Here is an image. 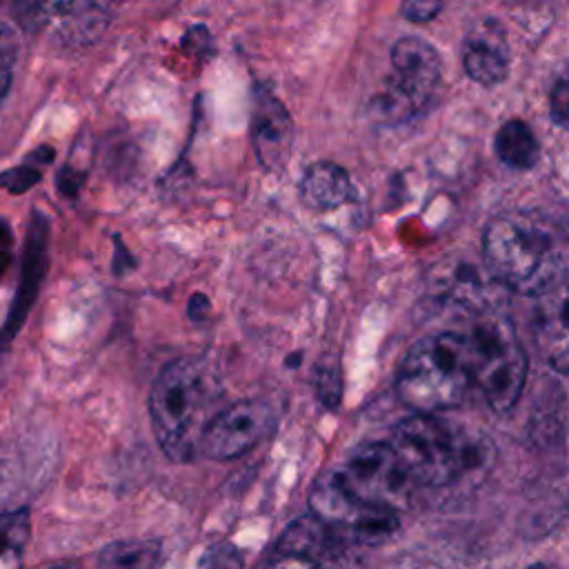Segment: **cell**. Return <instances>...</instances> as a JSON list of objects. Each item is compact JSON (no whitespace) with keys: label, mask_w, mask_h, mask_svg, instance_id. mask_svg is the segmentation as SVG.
Returning a JSON list of instances; mask_svg holds the SVG:
<instances>
[{"label":"cell","mask_w":569,"mask_h":569,"mask_svg":"<svg viewBox=\"0 0 569 569\" xmlns=\"http://www.w3.org/2000/svg\"><path fill=\"white\" fill-rule=\"evenodd\" d=\"M213 387L204 365L178 358L162 367L151 385L149 418L162 451L176 462L198 456V442L209 425L204 409L211 405Z\"/></svg>","instance_id":"cell-1"},{"label":"cell","mask_w":569,"mask_h":569,"mask_svg":"<svg viewBox=\"0 0 569 569\" xmlns=\"http://www.w3.org/2000/svg\"><path fill=\"white\" fill-rule=\"evenodd\" d=\"M471 385V345L469 338L456 333H438L416 342L396 378L398 398L416 413L458 407Z\"/></svg>","instance_id":"cell-2"},{"label":"cell","mask_w":569,"mask_h":569,"mask_svg":"<svg viewBox=\"0 0 569 569\" xmlns=\"http://www.w3.org/2000/svg\"><path fill=\"white\" fill-rule=\"evenodd\" d=\"M482 258L498 284L522 296H538L562 273L549 233L518 216H500L487 224Z\"/></svg>","instance_id":"cell-3"},{"label":"cell","mask_w":569,"mask_h":569,"mask_svg":"<svg viewBox=\"0 0 569 569\" xmlns=\"http://www.w3.org/2000/svg\"><path fill=\"white\" fill-rule=\"evenodd\" d=\"M416 485L445 487L480 460V442L436 413L400 420L389 442Z\"/></svg>","instance_id":"cell-4"},{"label":"cell","mask_w":569,"mask_h":569,"mask_svg":"<svg viewBox=\"0 0 569 569\" xmlns=\"http://www.w3.org/2000/svg\"><path fill=\"white\" fill-rule=\"evenodd\" d=\"M471 373L493 411H509L525 387L527 353L505 318L480 320L469 336Z\"/></svg>","instance_id":"cell-5"},{"label":"cell","mask_w":569,"mask_h":569,"mask_svg":"<svg viewBox=\"0 0 569 569\" xmlns=\"http://www.w3.org/2000/svg\"><path fill=\"white\" fill-rule=\"evenodd\" d=\"M331 473L358 502L396 513L409 507L416 487L393 447L387 442L362 445Z\"/></svg>","instance_id":"cell-6"},{"label":"cell","mask_w":569,"mask_h":569,"mask_svg":"<svg viewBox=\"0 0 569 569\" xmlns=\"http://www.w3.org/2000/svg\"><path fill=\"white\" fill-rule=\"evenodd\" d=\"M393 78L385 91V111L391 118L420 113L440 82V56L422 38L405 36L391 49Z\"/></svg>","instance_id":"cell-7"},{"label":"cell","mask_w":569,"mask_h":569,"mask_svg":"<svg viewBox=\"0 0 569 569\" xmlns=\"http://www.w3.org/2000/svg\"><path fill=\"white\" fill-rule=\"evenodd\" d=\"M311 513L329 525L342 540H356L376 545L391 536L398 525L396 511L376 509L351 498L333 478V473H325L311 489L309 496Z\"/></svg>","instance_id":"cell-8"},{"label":"cell","mask_w":569,"mask_h":569,"mask_svg":"<svg viewBox=\"0 0 569 569\" xmlns=\"http://www.w3.org/2000/svg\"><path fill=\"white\" fill-rule=\"evenodd\" d=\"M273 427V409L269 402L247 398L218 411L204 427L198 456L209 460H231L251 451Z\"/></svg>","instance_id":"cell-9"},{"label":"cell","mask_w":569,"mask_h":569,"mask_svg":"<svg viewBox=\"0 0 569 569\" xmlns=\"http://www.w3.org/2000/svg\"><path fill=\"white\" fill-rule=\"evenodd\" d=\"M533 338L545 362L569 373V271L536 296Z\"/></svg>","instance_id":"cell-10"},{"label":"cell","mask_w":569,"mask_h":569,"mask_svg":"<svg viewBox=\"0 0 569 569\" xmlns=\"http://www.w3.org/2000/svg\"><path fill=\"white\" fill-rule=\"evenodd\" d=\"M251 140L253 151L264 169L278 171L284 167L291 153L293 124L284 104L267 89H258L253 96Z\"/></svg>","instance_id":"cell-11"},{"label":"cell","mask_w":569,"mask_h":569,"mask_svg":"<svg viewBox=\"0 0 569 569\" xmlns=\"http://www.w3.org/2000/svg\"><path fill=\"white\" fill-rule=\"evenodd\" d=\"M462 62L467 73L485 84H498L509 71V44L505 27L496 18L478 20L462 42Z\"/></svg>","instance_id":"cell-12"},{"label":"cell","mask_w":569,"mask_h":569,"mask_svg":"<svg viewBox=\"0 0 569 569\" xmlns=\"http://www.w3.org/2000/svg\"><path fill=\"white\" fill-rule=\"evenodd\" d=\"M353 196L356 189L349 173L329 160L311 164L300 182L302 202L316 211L338 209L353 200Z\"/></svg>","instance_id":"cell-13"},{"label":"cell","mask_w":569,"mask_h":569,"mask_svg":"<svg viewBox=\"0 0 569 569\" xmlns=\"http://www.w3.org/2000/svg\"><path fill=\"white\" fill-rule=\"evenodd\" d=\"M496 153L513 169H529L538 158V142L522 120H509L496 133Z\"/></svg>","instance_id":"cell-14"},{"label":"cell","mask_w":569,"mask_h":569,"mask_svg":"<svg viewBox=\"0 0 569 569\" xmlns=\"http://www.w3.org/2000/svg\"><path fill=\"white\" fill-rule=\"evenodd\" d=\"M160 545L156 540H120L102 549L98 569H158Z\"/></svg>","instance_id":"cell-15"},{"label":"cell","mask_w":569,"mask_h":569,"mask_svg":"<svg viewBox=\"0 0 569 569\" xmlns=\"http://www.w3.org/2000/svg\"><path fill=\"white\" fill-rule=\"evenodd\" d=\"M29 540L27 509L0 511V569H22V553Z\"/></svg>","instance_id":"cell-16"},{"label":"cell","mask_w":569,"mask_h":569,"mask_svg":"<svg viewBox=\"0 0 569 569\" xmlns=\"http://www.w3.org/2000/svg\"><path fill=\"white\" fill-rule=\"evenodd\" d=\"M18 58V40L16 33L7 22L0 20V100L7 96L11 80H13V67Z\"/></svg>","instance_id":"cell-17"},{"label":"cell","mask_w":569,"mask_h":569,"mask_svg":"<svg viewBox=\"0 0 569 569\" xmlns=\"http://www.w3.org/2000/svg\"><path fill=\"white\" fill-rule=\"evenodd\" d=\"M549 116L558 127L569 129V78L553 84L549 93Z\"/></svg>","instance_id":"cell-18"},{"label":"cell","mask_w":569,"mask_h":569,"mask_svg":"<svg viewBox=\"0 0 569 569\" xmlns=\"http://www.w3.org/2000/svg\"><path fill=\"white\" fill-rule=\"evenodd\" d=\"M260 569H327L322 562L293 556V553H273L271 560H267Z\"/></svg>","instance_id":"cell-19"},{"label":"cell","mask_w":569,"mask_h":569,"mask_svg":"<svg viewBox=\"0 0 569 569\" xmlns=\"http://www.w3.org/2000/svg\"><path fill=\"white\" fill-rule=\"evenodd\" d=\"M442 9L440 2H407L402 7V16L411 22H427Z\"/></svg>","instance_id":"cell-20"},{"label":"cell","mask_w":569,"mask_h":569,"mask_svg":"<svg viewBox=\"0 0 569 569\" xmlns=\"http://www.w3.org/2000/svg\"><path fill=\"white\" fill-rule=\"evenodd\" d=\"M527 569H556L551 565H533V567H527Z\"/></svg>","instance_id":"cell-21"},{"label":"cell","mask_w":569,"mask_h":569,"mask_svg":"<svg viewBox=\"0 0 569 569\" xmlns=\"http://www.w3.org/2000/svg\"><path fill=\"white\" fill-rule=\"evenodd\" d=\"M51 569H73V567H67V565L62 567V565H60V567H51Z\"/></svg>","instance_id":"cell-22"}]
</instances>
